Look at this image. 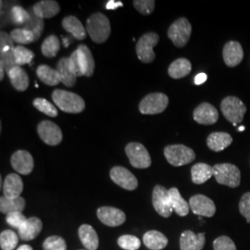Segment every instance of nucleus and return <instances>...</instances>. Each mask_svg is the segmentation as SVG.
<instances>
[{"mask_svg":"<svg viewBox=\"0 0 250 250\" xmlns=\"http://www.w3.org/2000/svg\"><path fill=\"white\" fill-rule=\"evenodd\" d=\"M69 65L71 71L77 78L81 76H92L95 71V61L88 46L78 45L77 49L69 57Z\"/></svg>","mask_w":250,"mask_h":250,"instance_id":"1","label":"nucleus"},{"mask_svg":"<svg viewBox=\"0 0 250 250\" xmlns=\"http://www.w3.org/2000/svg\"><path fill=\"white\" fill-rule=\"evenodd\" d=\"M86 31L93 42L103 44L108 39L111 33L109 20L103 13H94L87 19Z\"/></svg>","mask_w":250,"mask_h":250,"instance_id":"2","label":"nucleus"},{"mask_svg":"<svg viewBox=\"0 0 250 250\" xmlns=\"http://www.w3.org/2000/svg\"><path fill=\"white\" fill-rule=\"evenodd\" d=\"M52 100L56 106L64 112L80 113L85 108V102L79 95L65 90H55Z\"/></svg>","mask_w":250,"mask_h":250,"instance_id":"3","label":"nucleus"},{"mask_svg":"<svg viewBox=\"0 0 250 250\" xmlns=\"http://www.w3.org/2000/svg\"><path fill=\"white\" fill-rule=\"evenodd\" d=\"M212 168L213 176L217 183L228 188L239 187L241 182V172L235 165L231 163H221L216 164Z\"/></svg>","mask_w":250,"mask_h":250,"instance_id":"4","label":"nucleus"},{"mask_svg":"<svg viewBox=\"0 0 250 250\" xmlns=\"http://www.w3.org/2000/svg\"><path fill=\"white\" fill-rule=\"evenodd\" d=\"M164 156L172 166L180 167L195 161L194 150L185 145H170L164 148Z\"/></svg>","mask_w":250,"mask_h":250,"instance_id":"5","label":"nucleus"},{"mask_svg":"<svg viewBox=\"0 0 250 250\" xmlns=\"http://www.w3.org/2000/svg\"><path fill=\"white\" fill-rule=\"evenodd\" d=\"M221 110L224 118L235 126L239 123H242L245 113L247 112V106L241 99L230 96L226 97L222 101Z\"/></svg>","mask_w":250,"mask_h":250,"instance_id":"6","label":"nucleus"},{"mask_svg":"<svg viewBox=\"0 0 250 250\" xmlns=\"http://www.w3.org/2000/svg\"><path fill=\"white\" fill-rule=\"evenodd\" d=\"M169 105V98L163 93H152L146 96L139 104V111L145 115L163 112Z\"/></svg>","mask_w":250,"mask_h":250,"instance_id":"7","label":"nucleus"},{"mask_svg":"<svg viewBox=\"0 0 250 250\" xmlns=\"http://www.w3.org/2000/svg\"><path fill=\"white\" fill-rule=\"evenodd\" d=\"M192 25L187 18L176 20L168 30V37L172 44L177 47H184L190 39Z\"/></svg>","mask_w":250,"mask_h":250,"instance_id":"8","label":"nucleus"},{"mask_svg":"<svg viewBox=\"0 0 250 250\" xmlns=\"http://www.w3.org/2000/svg\"><path fill=\"white\" fill-rule=\"evenodd\" d=\"M160 41V36L156 33H147L140 37L137 41L135 50L138 59L144 63H151L155 58L156 54L154 52V46L157 45Z\"/></svg>","mask_w":250,"mask_h":250,"instance_id":"9","label":"nucleus"},{"mask_svg":"<svg viewBox=\"0 0 250 250\" xmlns=\"http://www.w3.org/2000/svg\"><path fill=\"white\" fill-rule=\"evenodd\" d=\"M125 153L131 165L137 169H146L151 165V158L142 144L132 142L125 147Z\"/></svg>","mask_w":250,"mask_h":250,"instance_id":"10","label":"nucleus"},{"mask_svg":"<svg viewBox=\"0 0 250 250\" xmlns=\"http://www.w3.org/2000/svg\"><path fill=\"white\" fill-rule=\"evenodd\" d=\"M152 203L155 210L164 218L170 217L173 212L170 204L169 190L162 186H156L153 189Z\"/></svg>","mask_w":250,"mask_h":250,"instance_id":"11","label":"nucleus"},{"mask_svg":"<svg viewBox=\"0 0 250 250\" xmlns=\"http://www.w3.org/2000/svg\"><path fill=\"white\" fill-rule=\"evenodd\" d=\"M37 133L41 140L48 146H58L62 141V132L53 122L43 121L37 126Z\"/></svg>","mask_w":250,"mask_h":250,"instance_id":"12","label":"nucleus"},{"mask_svg":"<svg viewBox=\"0 0 250 250\" xmlns=\"http://www.w3.org/2000/svg\"><path fill=\"white\" fill-rule=\"evenodd\" d=\"M14 49H15V46L13 45V41L10 36L6 32H1V35H0L1 62L0 63L4 66V69L7 73L13 67L18 66L16 64L15 58H14Z\"/></svg>","mask_w":250,"mask_h":250,"instance_id":"13","label":"nucleus"},{"mask_svg":"<svg viewBox=\"0 0 250 250\" xmlns=\"http://www.w3.org/2000/svg\"><path fill=\"white\" fill-rule=\"evenodd\" d=\"M110 179L119 187L128 191H134L138 187V181L134 174L125 167H113L109 172Z\"/></svg>","mask_w":250,"mask_h":250,"instance_id":"14","label":"nucleus"},{"mask_svg":"<svg viewBox=\"0 0 250 250\" xmlns=\"http://www.w3.org/2000/svg\"><path fill=\"white\" fill-rule=\"evenodd\" d=\"M189 207L193 213L203 217H213L216 212L214 202L204 195H195L189 199Z\"/></svg>","mask_w":250,"mask_h":250,"instance_id":"15","label":"nucleus"},{"mask_svg":"<svg viewBox=\"0 0 250 250\" xmlns=\"http://www.w3.org/2000/svg\"><path fill=\"white\" fill-rule=\"evenodd\" d=\"M11 166L20 174H30L35 166L33 156L26 150H18L14 152L10 159Z\"/></svg>","mask_w":250,"mask_h":250,"instance_id":"16","label":"nucleus"},{"mask_svg":"<svg viewBox=\"0 0 250 250\" xmlns=\"http://www.w3.org/2000/svg\"><path fill=\"white\" fill-rule=\"evenodd\" d=\"M98 218L102 224L117 227L125 223L126 215L125 212L113 207H101L98 209Z\"/></svg>","mask_w":250,"mask_h":250,"instance_id":"17","label":"nucleus"},{"mask_svg":"<svg viewBox=\"0 0 250 250\" xmlns=\"http://www.w3.org/2000/svg\"><path fill=\"white\" fill-rule=\"evenodd\" d=\"M193 117L194 120L199 125H214L219 119V112L211 104L203 102L195 108Z\"/></svg>","mask_w":250,"mask_h":250,"instance_id":"18","label":"nucleus"},{"mask_svg":"<svg viewBox=\"0 0 250 250\" xmlns=\"http://www.w3.org/2000/svg\"><path fill=\"white\" fill-rule=\"evenodd\" d=\"M223 57L224 63L228 67H236L244 59V50L241 44L237 41H229L224 46Z\"/></svg>","mask_w":250,"mask_h":250,"instance_id":"19","label":"nucleus"},{"mask_svg":"<svg viewBox=\"0 0 250 250\" xmlns=\"http://www.w3.org/2000/svg\"><path fill=\"white\" fill-rule=\"evenodd\" d=\"M206 237L204 232L195 233L190 230L182 232L180 236L181 250H202L205 246Z\"/></svg>","mask_w":250,"mask_h":250,"instance_id":"20","label":"nucleus"},{"mask_svg":"<svg viewBox=\"0 0 250 250\" xmlns=\"http://www.w3.org/2000/svg\"><path fill=\"white\" fill-rule=\"evenodd\" d=\"M43 224L37 217L28 218L26 222L19 229V236L24 241L35 239L42 231Z\"/></svg>","mask_w":250,"mask_h":250,"instance_id":"21","label":"nucleus"},{"mask_svg":"<svg viewBox=\"0 0 250 250\" xmlns=\"http://www.w3.org/2000/svg\"><path fill=\"white\" fill-rule=\"evenodd\" d=\"M23 190V183L21 176L16 173H10L4 181V197L8 198L20 197Z\"/></svg>","mask_w":250,"mask_h":250,"instance_id":"22","label":"nucleus"},{"mask_svg":"<svg viewBox=\"0 0 250 250\" xmlns=\"http://www.w3.org/2000/svg\"><path fill=\"white\" fill-rule=\"evenodd\" d=\"M36 16L42 19H51L58 15L61 11V7L57 1L42 0L37 2L33 7Z\"/></svg>","mask_w":250,"mask_h":250,"instance_id":"23","label":"nucleus"},{"mask_svg":"<svg viewBox=\"0 0 250 250\" xmlns=\"http://www.w3.org/2000/svg\"><path fill=\"white\" fill-rule=\"evenodd\" d=\"M232 142L231 134L224 132H214L207 138V145L210 150L221 152L227 148Z\"/></svg>","mask_w":250,"mask_h":250,"instance_id":"24","label":"nucleus"},{"mask_svg":"<svg viewBox=\"0 0 250 250\" xmlns=\"http://www.w3.org/2000/svg\"><path fill=\"white\" fill-rule=\"evenodd\" d=\"M81 242L86 250H97L99 248V236L96 230L89 224H83L79 228Z\"/></svg>","mask_w":250,"mask_h":250,"instance_id":"25","label":"nucleus"},{"mask_svg":"<svg viewBox=\"0 0 250 250\" xmlns=\"http://www.w3.org/2000/svg\"><path fill=\"white\" fill-rule=\"evenodd\" d=\"M9 76L11 85L20 92H24L29 87V76L27 72L21 68V66H15L9 70L7 73Z\"/></svg>","mask_w":250,"mask_h":250,"instance_id":"26","label":"nucleus"},{"mask_svg":"<svg viewBox=\"0 0 250 250\" xmlns=\"http://www.w3.org/2000/svg\"><path fill=\"white\" fill-rule=\"evenodd\" d=\"M62 27L66 32L71 34L77 40H83L87 36L85 28L80 20L74 16H68L63 19Z\"/></svg>","mask_w":250,"mask_h":250,"instance_id":"27","label":"nucleus"},{"mask_svg":"<svg viewBox=\"0 0 250 250\" xmlns=\"http://www.w3.org/2000/svg\"><path fill=\"white\" fill-rule=\"evenodd\" d=\"M145 246L152 250H161L165 249L168 245V238L159 231L152 230L144 234Z\"/></svg>","mask_w":250,"mask_h":250,"instance_id":"28","label":"nucleus"},{"mask_svg":"<svg viewBox=\"0 0 250 250\" xmlns=\"http://www.w3.org/2000/svg\"><path fill=\"white\" fill-rule=\"evenodd\" d=\"M36 75L41 82H43L45 84L49 86H55L62 83L59 72L55 69H52L48 65L42 64L38 66V68L36 69Z\"/></svg>","mask_w":250,"mask_h":250,"instance_id":"29","label":"nucleus"},{"mask_svg":"<svg viewBox=\"0 0 250 250\" xmlns=\"http://www.w3.org/2000/svg\"><path fill=\"white\" fill-rule=\"evenodd\" d=\"M192 64L188 59L180 58L171 63L168 69V73L172 79H181L191 72Z\"/></svg>","mask_w":250,"mask_h":250,"instance_id":"30","label":"nucleus"},{"mask_svg":"<svg viewBox=\"0 0 250 250\" xmlns=\"http://www.w3.org/2000/svg\"><path fill=\"white\" fill-rule=\"evenodd\" d=\"M213 175V168L206 163H197L191 169L192 182L196 185H202Z\"/></svg>","mask_w":250,"mask_h":250,"instance_id":"31","label":"nucleus"},{"mask_svg":"<svg viewBox=\"0 0 250 250\" xmlns=\"http://www.w3.org/2000/svg\"><path fill=\"white\" fill-rule=\"evenodd\" d=\"M61 76L62 83L67 87H72L75 85L77 77L76 75L71 71L69 65V58H62L59 61L57 69H56Z\"/></svg>","mask_w":250,"mask_h":250,"instance_id":"32","label":"nucleus"},{"mask_svg":"<svg viewBox=\"0 0 250 250\" xmlns=\"http://www.w3.org/2000/svg\"><path fill=\"white\" fill-rule=\"evenodd\" d=\"M170 204L173 211L181 217H185L189 213V204L181 196L178 189L172 188L169 189Z\"/></svg>","mask_w":250,"mask_h":250,"instance_id":"33","label":"nucleus"},{"mask_svg":"<svg viewBox=\"0 0 250 250\" xmlns=\"http://www.w3.org/2000/svg\"><path fill=\"white\" fill-rule=\"evenodd\" d=\"M25 207V200L23 197L8 198L0 197V211L4 214H9L12 212H21Z\"/></svg>","mask_w":250,"mask_h":250,"instance_id":"34","label":"nucleus"},{"mask_svg":"<svg viewBox=\"0 0 250 250\" xmlns=\"http://www.w3.org/2000/svg\"><path fill=\"white\" fill-rule=\"evenodd\" d=\"M29 13H30V20L27 21L26 24L21 28L32 32L35 35L36 41H38L44 32V28H45L44 19L36 16L33 9L32 10H29Z\"/></svg>","mask_w":250,"mask_h":250,"instance_id":"35","label":"nucleus"},{"mask_svg":"<svg viewBox=\"0 0 250 250\" xmlns=\"http://www.w3.org/2000/svg\"><path fill=\"white\" fill-rule=\"evenodd\" d=\"M61 49V42L54 35L46 37L41 45V51L45 58H54Z\"/></svg>","mask_w":250,"mask_h":250,"instance_id":"36","label":"nucleus"},{"mask_svg":"<svg viewBox=\"0 0 250 250\" xmlns=\"http://www.w3.org/2000/svg\"><path fill=\"white\" fill-rule=\"evenodd\" d=\"M9 36L13 42L18 43L20 45H29L33 42H36L35 35L23 28H17L12 30Z\"/></svg>","mask_w":250,"mask_h":250,"instance_id":"37","label":"nucleus"},{"mask_svg":"<svg viewBox=\"0 0 250 250\" xmlns=\"http://www.w3.org/2000/svg\"><path fill=\"white\" fill-rule=\"evenodd\" d=\"M18 241V235L12 230H5L0 233V247L2 250H14Z\"/></svg>","mask_w":250,"mask_h":250,"instance_id":"38","label":"nucleus"},{"mask_svg":"<svg viewBox=\"0 0 250 250\" xmlns=\"http://www.w3.org/2000/svg\"><path fill=\"white\" fill-rule=\"evenodd\" d=\"M14 58H15L16 64L18 66H21V65L32 62V61L35 58V54L32 50L28 49L26 47L22 45H18V46H15V49H14Z\"/></svg>","mask_w":250,"mask_h":250,"instance_id":"39","label":"nucleus"},{"mask_svg":"<svg viewBox=\"0 0 250 250\" xmlns=\"http://www.w3.org/2000/svg\"><path fill=\"white\" fill-rule=\"evenodd\" d=\"M10 20L16 25L24 26L30 20V13L21 6H14L10 10Z\"/></svg>","mask_w":250,"mask_h":250,"instance_id":"40","label":"nucleus"},{"mask_svg":"<svg viewBox=\"0 0 250 250\" xmlns=\"http://www.w3.org/2000/svg\"><path fill=\"white\" fill-rule=\"evenodd\" d=\"M33 105L36 107V109H38L39 111H41L42 113H44L47 116L52 117V118L58 116L57 107L46 99L37 98L33 101Z\"/></svg>","mask_w":250,"mask_h":250,"instance_id":"41","label":"nucleus"},{"mask_svg":"<svg viewBox=\"0 0 250 250\" xmlns=\"http://www.w3.org/2000/svg\"><path fill=\"white\" fill-rule=\"evenodd\" d=\"M118 245L125 250H137L140 246L141 242L138 237L130 234H125L119 237L118 239Z\"/></svg>","mask_w":250,"mask_h":250,"instance_id":"42","label":"nucleus"},{"mask_svg":"<svg viewBox=\"0 0 250 250\" xmlns=\"http://www.w3.org/2000/svg\"><path fill=\"white\" fill-rule=\"evenodd\" d=\"M43 248L45 250H67V245L62 237L52 235L45 239Z\"/></svg>","mask_w":250,"mask_h":250,"instance_id":"43","label":"nucleus"},{"mask_svg":"<svg viewBox=\"0 0 250 250\" xmlns=\"http://www.w3.org/2000/svg\"><path fill=\"white\" fill-rule=\"evenodd\" d=\"M214 250H237L234 242L229 236L223 235L215 239L213 242Z\"/></svg>","mask_w":250,"mask_h":250,"instance_id":"44","label":"nucleus"},{"mask_svg":"<svg viewBox=\"0 0 250 250\" xmlns=\"http://www.w3.org/2000/svg\"><path fill=\"white\" fill-rule=\"evenodd\" d=\"M134 8L143 15H149L155 9L154 0H134L133 2Z\"/></svg>","mask_w":250,"mask_h":250,"instance_id":"45","label":"nucleus"},{"mask_svg":"<svg viewBox=\"0 0 250 250\" xmlns=\"http://www.w3.org/2000/svg\"><path fill=\"white\" fill-rule=\"evenodd\" d=\"M26 217L21 212H12V213L7 215V217H6L7 223L10 226L17 228L18 230L22 226V224L26 222Z\"/></svg>","mask_w":250,"mask_h":250,"instance_id":"46","label":"nucleus"},{"mask_svg":"<svg viewBox=\"0 0 250 250\" xmlns=\"http://www.w3.org/2000/svg\"><path fill=\"white\" fill-rule=\"evenodd\" d=\"M239 211L242 216L247 219V222L250 223V192L245 193L242 196L239 202Z\"/></svg>","mask_w":250,"mask_h":250,"instance_id":"47","label":"nucleus"},{"mask_svg":"<svg viewBox=\"0 0 250 250\" xmlns=\"http://www.w3.org/2000/svg\"><path fill=\"white\" fill-rule=\"evenodd\" d=\"M207 77H208L207 74L203 73V72L197 74V76L195 77V83H196L197 85H200V84L204 83L206 81H207Z\"/></svg>","mask_w":250,"mask_h":250,"instance_id":"48","label":"nucleus"},{"mask_svg":"<svg viewBox=\"0 0 250 250\" xmlns=\"http://www.w3.org/2000/svg\"><path fill=\"white\" fill-rule=\"evenodd\" d=\"M124 6V4L121 2V1H114V0H111V1H108L107 3V6L106 8L107 9H115L118 7H122Z\"/></svg>","mask_w":250,"mask_h":250,"instance_id":"49","label":"nucleus"},{"mask_svg":"<svg viewBox=\"0 0 250 250\" xmlns=\"http://www.w3.org/2000/svg\"><path fill=\"white\" fill-rule=\"evenodd\" d=\"M4 71H5L4 66L0 63V81L3 80V78H4Z\"/></svg>","mask_w":250,"mask_h":250,"instance_id":"50","label":"nucleus"},{"mask_svg":"<svg viewBox=\"0 0 250 250\" xmlns=\"http://www.w3.org/2000/svg\"><path fill=\"white\" fill-rule=\"evenodd\" d=\"M17 250H33L32 247L28 246V245H22L21 247H19V249Z\"/></svg>","mask_w":250,"mask_h":250,"instance_id":"51","label":"nucleus"},{"mask_svg":"<svg viewBox=\"0 0 250 250\" xmlns=\"http://www.w3.org/2000/svg\"><path fill=\"white\" fill-rule=\"evenodd\" d=\"M244 129H245V127H240V128H239V131H244Z\"/></svg>","mask_w":250,"mask_h":250,"instance_id":"52","label":"nucleus"},{"mask_svg":"<svg viewBox=\"0 0 250 250\" xmlns=\"http://www.w3.org/2000/svg\"></svg>","mask_w":250,"mask_h":250,"instance_id":"53","label":"nucleus"}]
</instances>
